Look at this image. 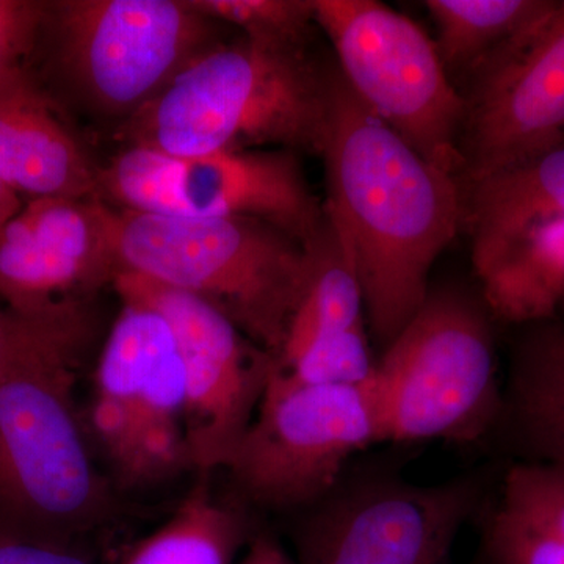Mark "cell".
<instances>
[{"instance_id":"19","label":"cell","mask_w":564,"mask_h":564,"mask_svg":"<svg viewBox=\"0 0 564 564\" xmlns=\"http://www.w3.org/2000/svg\"><path fill=\"white\" fill-rule=\"evenodd\" d=\"M496 321L529 325L564 307V218L534 226L477 272Z\"/></svg>"},{"instance_id":"25","label":"cell","mask_w":564,"mask_h":564,"mask_svg":"<svg viewBox=\"0 0 564 564\" xmlns=\"http://www.w3.org/2000/svg\"><path fill=\"white\" fill-rule=\"evenodd\" d=\"M84 315H87L84 304H73L50 314L28 315L0 303V373L33 344Z\"/></svg>"},{"instance_id":"12","label":"cell","mask_w":564,"mask_h":564,"mask_svg":"<svg viewBox=\"0 0 564 564\" xmlns=\"http://www.w3.org/2000/svg\"><path fill=\"white\" fill-rule=\"evenodd\" d=\"M463 188L564 141V0L470 76Z\"/></svg>"},{"instance_id":"18","label":"cell","mask_w":564,"mask_h":564,"mask_svg":"<svg viewBox=\"0 0 564 564\" xmlns=\"http://www.w3.org/2000/svg\"><path fill=\"white\" fill-rule=\"evenodd\" d=\"M307 250L310 273L274 358L278 369H288L317 345L367 326L361 281L328 217Z\"/></svg>"},{"instance_id":"14","label":"cell","mask_w":564,"mask_h":564,"mask_svg":"<svg viewBox=\"0 0 564 564\" xmlns=\"http://www.w3.org/2000/svg\"><path fill=\"white\" fill-rule=\"evenodd\" d=\"M98 166L31 70L0 82V182L22 202L99 198Z\"/></svg>"},{"instance_id":"1","label":"cell","mask_w":564,"mask_h":564,"mask_svg":"<svg viewBox=\"0 0 564 564\" xmlns=\"http://www.w3.org/2000/svg\"><path fill=\"white\" fill-rule=\"evenodd\" d=\"M325 212L355 263L367 325L383 348L429 293L433 263L464 221L463 185L423 159L329 68Z\"/></svg>"},{"instance_id":"8","label":"cell","mask_w":564,"mask_h":564,"mask_svg":"<svg viewBox=\"0 0 564 564\" xmlns=\"http://www.w3.org/2000/svg\"><path fill=\"white\" fill-rule=\"evenodd\" d=\"M380 444L372 388L310 384L273 367L226 469L259 507L306 510L336 488L351 458Z\"/></svg>"},{"instance_id":"17","label":"cell","mask_w":564,"mask_h":564,"mask_svg":"<svg viewBox=\"0 0 564 564\" xmlns=\"http://www.w3.org/2000/svg\"><path fill=\"white\" fill-rule=\"evenodd\" d=\"M486 564H564V469L518 459L485 522Z\"/></svg>"},{"instance_id":"22","label":"cell","mask_w":564,"mask_h":564,"mask_svg":"<svg viewBox=\"0 0 564 564\" xmlns=\"http://www.w3.org/2000/svg\"><path fill=\"white\" fill-rule=\"evenodd\" d=\"M210 20L234 25L245 39L306 50L315 24L313 0H191Z\"/></svg>"},{"instance_id":"11","label":"cell","mask_w":564,"mask_h":564,"mask_svg":"<svg viewBox=\"0 0 564 564\" xmlns=\"http://www.w3.org/2000/svg\"><path fill=\"white\" fill-rule=\"evenodd\" d=\"M111 285L172 326L185 375L188 462L199 473L226 469L261 403L273 356L198 296L132 272L118 273Z\"/></svg>"},{"instance_id":"5","label":"cell","mask_w":564,"mask_h":564,"mask_svg":"<svg viewBox=\"0 0 564 564\" xmlns=\"http://www.w3.org/2000/svg\"><path fill=\"white\" fill-rule=\"evenodd\" d=\"M492 321L480 289L430 285L370 378L380 444H475L496 432L503 384Z\"/></svg>"},{"instance_id":"27","label":"cell","mask_w":564,"mask_h":564,"mask_svg":"<svg viewBox=\"0 0 564 564\" xmlns=\"http://www.w3.org/2000/svg\"><path fill=\"white\" fill-rule=\"evenodd\" d=\"M240 564H295L285 554L282 545L269 534L252 538Z\"/></svg>"},{"instance_id":"9","label":"cell","mask_w":564,"mask_h":564,"mask_svg":"<svg viewBox=\"0 0 564 564\" xmlns=\"http://www.w3.org/2000/svg\"><path fill=\"white\" fill-rule=\"evenodd\" d=\"M299 158L285 150L173 158L126 147L99 169V199L144 214L256 218L307 245L321 232L326 214Z\"/></svg>"},{"instance_id":"3","label":"cell","mask_w":564,"mask_h":564,"mask_svg":"<svg viewBox=\"0 0 564 564\" xmlns=\"http://www.w3.org/2000/svg\"><path fill=\"white\" fill-rule=\"evenodd\" d=\"M88 318L62 326L0 373V529L76 544L113 510L74 402Z\"/></svg>"},{"instance_id":"7","label":"cell","mask_w":564,"mask_h":564,"mask_svg":"<svg viewBox=\"0 0 564 564\" xmlns=\"http://www.w3.org/2000/svg\"><path fill=\"white\" fill-rule=\"evenodd\" d=\"M315 24L336 52L352 95L437 169L462 173L466 101L436 44L377 0H313Z\"/></svg>"},{"instance_id":"10","label":"cell","mask_w":564,"mask_h":564,"mask_svg":"<svg viewBox=\"0 0 564 564\" xmlns=\"http://www.w3.org/2000/svg\"><path fill=\"white\" fill-rule=\"evenodd\" d=\"M484 502L477 475L417 485L399 475H347L306 508L295 564H447Z\"/></svg>"},{"instance_id":"24","label":"cell","mask_w":564,"mask_h":564,"mask_svg":"<svg viewBox=\"0 0 564 564\" xmlns=\"http://www.w3.org/2000/svg\"><path fill=\"white\" fill-rule=\"evenodd\" d=\"M47 2L0 0V82L24 66L43 33Z\"/></svg>"},{"instance_id":"26","label":"cell","mask_w":564,"mask_h":564,"mask_svg":"<svg viewBox=\"0 0 564 564\" xmlns=\"http://www.w3.org/2000/svg\"><path fill=\"white\" fill-rule=\"evenodd\" d=\"M0 564H93L76 544L29 540L0 529Z\"/></svg>"},{"instance_id":"16","label":"cell","mask_w":564,"mask_h":564,"mask_svg":"<svg viewBox=\"0 0 564 564\" xmlns=\"http://www.w3.org/2000/svg\"><path fill=\"white\" fill-rule=\"evenodd\" d=\"M475 273L534 226L564 218V141L463 188Z\"/></svg>"},{"instance_id":"21","label":"cell","mask_w":564,"mask_h":564,"mask_svg":"<svg viewBox=\"0 0 564 564\" xmlns=\"http://www.w3.org/2000/svg\"><path fill=\"white\" fill-rule=\"evenodd\" d=\"M247 540L243 513L217 502L206 488H196L122 564H232Z\"/></svg>"},{"instance_id":"6","label":"cell","mask_w":564,"mask_h":564,"mask_svg":"<svg viewBox=\"0 0 564 564\" xmlns=\"http://www.w3.org/2000/svg\"><path fill=\"white\" fill-rule=\"evenodd\" d=\"M218 24L191 0H58L47 2L43 35L70 90L128 121L220 44Z\"/></svg>"},{"instance_id":"29","label":"cell","mask_w":564,"mask_h":564,"mask_svg":"<svg viewBox=\"0 0 564 564\" xmlns=\"http://www.w3.org/2000/svg\"><path fill=\"white\" fill-rule=\"evenodd\" d=\"M563 310H564V307H563Z\"/></svg>"},{"instance_id":"15","label":"cell","mask_w":564,"mask_h":564,"mask_svg":"<svg viewBox=\"0 0 564 564\" xmlns=\"http://www.w3.org/2000/svg\"><path fill=\"white\" fill-rule=\"evenodd\" d=\"M496 432L507 434L524 462L564 469V322L554 317L521 326Z\"/></svg>"},{"instance_id":"23","label":"cell","mask_w":564,"mask_h":564,"mask_svg":"<svg viewBox=\"0 0 564 564\" xmlns=\"http://www.w3.org/2000/svg\"><path fill=\"white\" fill-rule=\"evenodd\" d=\"M375 366L367 326H362L311 348L288 369L280 370L303 383L361 386L369 383Z\"/></svg>"},{"instance_id":"2","label":"cell","mask_w":564,"mask_h":564,"mask_svg":"<svg viewBox=\"0 0 564 564\" xmlns=\"http://www.w3.org/2000/svg\"><path fill=\"white\" fill-rule=\"evenodd\" d=\"M329 126V68L302 47L243 39L218 44L124 122L126 147L195 158L220 151L322 155Z\"/></svg>"},{"instance_id":"20","label":"cell","mask_w":564,"mask_h":564,"mask_svg":"<svg viewBox=\"0 0 564 564\" xmlns=\"http://www.w3.org/2000/svg\"><path fill=\"white\" fill-rule=\"evenodd\" d=\"M554 0H426L448 76H473L554 7Z\"/></svg>"},{"instance_id":"28","label":"cell","mask_w":564,"mask_h":564,"mask_svg":"<svg viewBox=\"0 0 564 564\" xmlns=\"http://www.w3.org/2000/svg\"><path fill=\"white\" fill-rule=\"evenodd\" d=\"M22 204H24V202H22L20 196L14 195L10 188H7L6 185L0 182V226L9 221L10 218L21 209Z\"/></svg>"},{"instance_id":"4","label":"cell","mask_w":564,"mask_h":564,"mask_svg":"<svg viewBox=\"0 0 564 564\" xmlns=\"http://www.w3.org/2000/svg\"><path fill=\"white\" fill-rule=\"evenodd\" d=\"M110 206V204H109ZM120 272L198 296L251 340L280 355L310 273V250L270 223L113 207Z\"/></svg>"},{"instance_id":"30","label":"cell","mask_w":564,"mask_h":564,"mask_svg":"<svg viewBox=\"0 0 564 564\" xmlns=\"http://www.w3.org/2000/svg\"><path fill=\"white\" fill-rule=\"evenodd\" d=\"M478 564H480V563H478Z\"/></svg>"},{"instance_id":"13","label":"cell","mask_w":564,"mask_h":564,"mask_svg":"<svg viewBox=\"0 0 564 564\" xmlns=\"http://www.w3.org/2000/svg\"><path fill=\"white\" fill-rule=\"evenodd\" d=\"M113 207L102 199H33L0 226V303L50 314L113 284Z\"/></svg>"}]
</instances>
